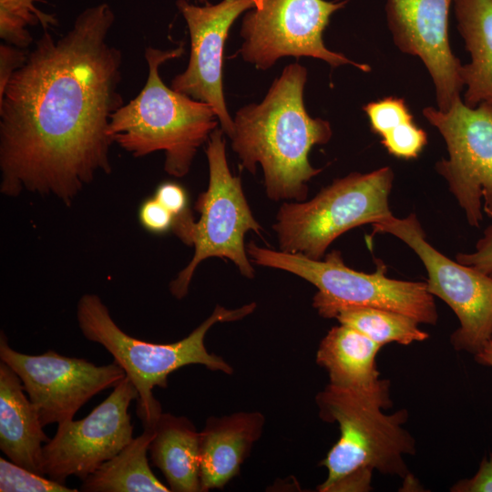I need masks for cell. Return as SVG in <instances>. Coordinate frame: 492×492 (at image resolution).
<instances>
[{"label": "cell", "instance_id": "obj_1", "mask_svg": "<svg viewBox=\"0 0 492 492\" xmlns=\"http://www.w3.org/2000/svg\"><path fill=\"white\" fill-rule=\"evenodd\" d=\"M112 7L82 10L59 38L45 32L0 96V191L70 206L112 171L110 118L124 105L122 51L108 36Z\"/></svg>", "mask_w": 492, "mask_h": 492}, {"label": "cell", "instance_id": "obj_2", "mask_svg": "<svg viewBox=\"0 0 492 492\" xmlns=\"http://www.w3.org/2000/svg\"><path fill=\"white\" fill-rule=\"evenodd\" d=\"M307 69L286 66L262 101L241 108L230 138L243 169L255 174L260 164L266 195L272 200L303 201L308 182L321 172L309 161L315 145L333 136L329 121L312 118L303 102Z\"/></svg>", "mask_w": 492, "mask_h": 492}, {"label": "cell", "instance_id": "obj_3", "mask_svg": "<svg viewBox=\"0 0 492 492\" xmlns=\"http://www.w3.org/2000/svg\"><path fill=\"white\" fill-rule=\"evenodd\" d=\"M389 387L367 392L329 384L316 395L319 416L337 423L340 437L321 465L328 476L321 492H365L372 489L374 470L409 478L405 455H415V440L405 429V408L385 415L392 406Z\"/></svg>", "mask_w": 492, "mask_h": 492}, {"label": "cell", "instance_id": "obj_4", "mask_svg": "<svg viewBox=\"0 0 492 492\" xmlns=\"http://www.w3.org/2000/svg\"><path fill=\"white\" fill-rule=\"evenodd\" d=\"M183 53L182 44L170 50L146 47L145 85L133 99L112 114L108 126L113 143L134 158L162 151L164 170L175 178L189 173L198 149L219 123L209 104L178 92L162 81L159 67Z\"/></svg>", "mask_w": 492, "mask_h": 492}, {"label": "cell", "instance_id": "obj_5", "mask_svg": "<svg viewBox=\"0 0 492 492\" xmlns=\"http://www.w3.org/2000/svg\"><path fill=\"white\" fill-rule=\"evenodd\" d=\"M255 307L254 302L233 310L217 305L188 336L171 343L145 342L126 333L115 323L100 297L94 293H86L78 300L77 321L83 336L102 345L123 368L138 393V416L143 427L152 428L162 413L160 404L153 396V388H166L169 374L190 364H202L211 371L231 374V366L207 351L205 335L215 323L240 320Z\"/></svg>", "mask_w": 492, "mask_h": 492}, {"label": "cell", "instance_id": "obj_6", "mask_svg": "<svg viewBox=\"0 0 492 492\" xmlns=\"http://www.w3.org/2000/svg\"><path fill=\"white\" fill-rule=\"evenodd\" d=\"M246 251L253 263L286 271L313 284L318 292L313 306L323 318H334L343 308L374 307L404 313L419 323H437L434 296L426 283L391 279L381 261H376L374 272L365 273L346 266L336 250L323 260L261 247L253 241L246 245Z\"/></svg>", "mask_w": 492, "mask_h": 492}, {"label": "cell", "instance_id": "obj_7", "mask_svg": "<svg viewBox=\"0 0 492 492\" xmlns=\"http://www.w3.org/2000/svg\"><path fill=\"white\" fill-rule=\"evenodd\" d=\"M393 182L390 167L352 172L308 201L283 202L272 225L280 251L321 260L343 233L392 215L388 199Z\"/></svg>", "mask_w": 492, "mask_h": 492}, {"label": "cell", "instance_id": "obj_8", "mask_svg": "<svg viewBox=\"0 0 492 492\" xmlns=\"http://www.w3.org/2000/svg\"><path fill=\"white\" fill-rule=\"evenodd\" d=\"M205 153L209 184L197 199L195 210L200 218L193 222L186 243L194 247V253L169 284L170 292L178 299L186 296L198 265L208 258L231 261L247 278L251 279L255 274L244 237L250 231L261 235L262 228L251 210L241 179L229 169L221 128L210 134Z\"/></svg>", "mask_w": 492, "mask_h": 492}, {"label": "cell", "instance_id": "obj_9", "mask_svg": "<svg viewBox=\"0 0 492 492\" xmlns=\"http://www.w3.org/2000/svg\"><path fill=\"white\" fill-rule=\"evenodd\" d=\"M349 0H258L243 16L239 54L257 69L267 70L284 56L321 59L332 67L352 65L364 72L371 67L332 51L323 34L333 14Z\"/></svg>", "mask_w": 492, "mask_h": 492}, {"label": "cell", "instance_id": "obj_10", "mask_svg": "<svg viewBox=\"0 0 492 492\" xmlns=\"http://www.w3.org/2000/svg\"><path fill=\"white\" fill-rule=\"evenodd\" d=\"M372 226L374 233H390L416 253L427 272V291L444 301L459 321L450 343L456 351L477 354L492 338V278L436 250L415 213L403 219L392 214Z\"/></svg>", "mask_w": 492, "mask_h": 492}, {"label": "cell", "instance_id": "obj_11", "mask_svg": "<svg viewBox=\"0 0 492 492\" xmlns=\"http://www.w3.org/2000/svg\"><path fill=\"white\" fill-rule=\"evenodd\" d=\"M446 141L448 158L436 164L470 226L479 227L483 211L492 219V104L468 107L462 98L447 111L423 109Z\"/></svg>", "mask_w": 492, "mask_h": 492}, {"label": "cell", "instance_id": "obj_12", "mask_svg": "<svg viewBox=\"0 0 492 492\" xmlns=\"http://www.w3.org/2000/svg\"><path fill=\"white\" fill-rule=\"evenodd\" d=\"M0 360L21 379L43 426L72 420L90 398L115 387L126 377L125 371L115 361L97 365L53 350L38 355L17 352L8 344L3 331Z\"/></svg>", "mask_w": 492, "mask_h": 492}, {"label": "cell", "instance_id": "obj_13", "mask_svg": "<svg viewBox=\"0 0 492 492\" xmlns=\"http://www.w3.org/2000/svg\"><path fill=\"white\" fill-rule=\"evenodd\" d=\"M138 399L126 376L85 418L58 424L43 447L45 476L62 484L72 476L84 480L120 452L134 438L128 407Z\"/></svg>", "mask_w": 492, "mask_h": 492}, {"label": "cell", "instance_id": "obj_14", "mask_svg": "<svg viewBox=\"0 0 492 492\" xmlns=\"http://www.w3.org/2000/svg\"><path fill=\"white\" fill-rule=\"evenodd\" d=\"M258 0H221L198 5L189 0H177L190 38L186 69L170 83L171 88L209 104L216 113L224 134L233 133L223 92L224 46L231 27L244 12L254 8Z\"/></svg>", "mask_w": 492, "mask_h": 492}, {"label": "cell", "instance_id": "obj_15", "mask_svg": "<svg viewBox=\"0 0 492 492\" xmlns=\"http://www.w3.org/2000/svg\"><path fill=\"white\" fill-rule=\"evenodd\" d=\"M452 4L453 0H385L384 5L394 44L425 65L441 111L451 108L464 88L463 64L453 53L448 36Z\"/></svg>", "mask_w": 492, "mask_h": 492}, {"label": "cell", "instance_id": "obj_16", "mask_svg": "<svg viewBox=\"0 0 492 492\" xmlns=\"http://www.w3.org/2000/svg\"><path fill=\"white\" fill-rule=\"evenodd\" d=\"M264 417L258 412L210 416L200 432V477L202 492L221 488L238 475L260 438Z\"/></svg>", "mask_w": 492, "mask_h": 492}, {"label": "cell", "instance_id": "obj_17", "mask_svg": "<svg viewBox=\"0 0 492 492\" xmlns=\"http://www.w3.org/2000/svg\"><path fill=\"white\" fill-rule=\"evenodd\" d=\"M15 372L0 362V449L15 464L45 476L43 447L50 438Z\"/></svg>", "mask_w": 492, "mask_h": 492}, {"label": "cell", "instance_id": "obj_18", "mask_svg": "<svg viewBox=\"0 0 492 492\" xmlns=\"http://www.w3.org/2000/svg\"><path fill=\"white\" fill-rule=\"evenodd\" d=\"M382 347L358 330L340 323L321 341L316 362L326 369L333 385L378 391L390 386L389 380L380 378L376 367V355Z\"/></svg>", "mask_w": 492, "mask_h": 492}, {"label": "cell", "instance_id": "obj_19", "mask_svg": "<svg viewBox=\"0 0 492 492\" xmlns=\"http://www.w3.org/2000/svg\"><path fill=\"white\" fill-rule=\"evenodd\" d=\"M149 446L150 459L164 475L173 492H202L200 477V438L185 416H159Z\"/></svg>", "mask_w": 492, "mask_h": 492}, {"label": "cell", "instance_id": "obj_20", "mask_svg": "<svg viewBox=\"0 0 492 492\" xmlns=\"http://www.w3.org/2000/svg\"><path fill=\"white\" fill-rule=\"evenodd\" d=\"M457 30L470 61L462 66L464 103L492 104V0H453Z\"/></svg>", "mask_w": 492, "mask_h": 492}, {"label": "cell", "instance_id": "obj_21", "mask_svg": "<svg viewBox=\"0 0 492 492\" xmlns=\"http://www.w3.org/2000/svg\"><path fill=\"white\" fill-rule=\"evenodd\" d=\"M154 427H144L120 452L82 480L85 492H168L151 471L148 452Z\"/></svg>", "mask_w": 492, "mask_h": 492}, {"label": "cell", "instance_id": "obj_22", "mask_svg": "<svg viewBox=\"0 0 492 492\" xmlns=\"http://www.w3.org/2000/svg\"><path fill=\"white\" fill-rule=\"evenodd\" d=\"M342 324L351 326L377 344L396 343L408 345L425 341L429 334L418 327V322L404 313L374 308L348 307L341 309L335 317Z\"/></svg>", "mask_w": 492, "mask_h": 492}, {"label": "cell", "instance_id": "obj_23", "mask_svg": "<svg viewBox=\"0 0 492 492\" xmlns=\"http://www.w3.org/2000/svg\"><path fill=\"white\" fill-rule=\"evenodd\" d=\"M41 0H0V38L6 44L26 49L33 42L29 26L45 30L58 25L54 14L38 9Z\"/></svg>", "mask_w": 492, "mask_h": 492}, {"label": "cell", "instance_id": "obj_24", "mask_svg": "<svg viewBox=\"0 0 492 492\" xmlns=\"http://www.w3.org/2000/svg\"><path fill=\"white\" fill-rule=\"evenodd\" d=\"M1 492H77L65 484L29 471L10 460L0 458Z\"/></svg>", "mask_w": 492, "mask_h": 492}, {"label": "cell", "instance_id": "obj_25", "mask_svg": "<svg viewBox=\"0 0 492 492\" xmlns=\"http://www.w3.org/2000/svg\"><path fill=\"white\" fill-rule=\"evenodd\" d=\"M371 130L381 138L399 125L414 120L408 106L402 97H385L363 107Z\"/></svg>", "mask_w": 492, "mask_h": 492}, {"label": "cell", "instance_id": "obj_26", "mask_svg": "<svg viewBox=\"0 0 492 492\" xmlns=\"http://www.w3.org/2000/svg\"><path fill=\"white\" fill-rule=\"evenodd\" d=\"M381 143L392 156L412 159L417 158L427 144V134L412 120L385 134Z\"/></svg>", "mask_w": 492, "mask_h": 492}, {"label": "cell", "instance_id": "obj_27", "mask_svg": "<svg viewBox=\"0 0 492 492\" xmlns=\"http://www.w3.org/2000/svg\"><path fill=\"white\" fill-rule=\"evenodd\" d=\"M154 198L173 215L174 224L191 217L188 208V195L181 185L163 182L156 189Z\"/></svg>", "mask_w": 492, "mask_h": 492}, {"label": "cell", "instance_id": "obj_28", "mask_svg": "<svg viewBox=\"0 0 492 492\" xmlns=\"http://www.w3.org/2000/svg\"><path fill=\"white\" fill-rule=\"evenodd\" d=\"M138 220L144 229L156 234L172 230L174 224L173 215L154 197L141 203Z\"/></svg>", "mask_w": 492, "mask_h": 492}, {"label": "cell", "instance_id": "obj_29", "mask_svg": "<svg viewBox=\"0 0 492 492\" xmlns=\"http://www.w3.org/2000/svg\"><path fill=\"white\" fill-rule=\"evenodd\" d=\"M457 262L492 278V225L488 226L477 241L473 252H459L456 255Z\"/></svg>", "mask_w": 492, "mask_h": 492}, {"label": "cell", "instance_id": "obj_30", "mask_svg": "<svg viewBox=\"0 0 492 492\" xmlns=\"http://www.w3.org/2000/svg\"><path fill=\"white\" fill-rule=\"evenodd\" d=\"M27 55L25 49L6 43L0 45V96L12 76L25 64Z\"/></svg>", "mask_w": 492, "mask_h": 492}, {"label": "cell", "instance_id": "obj_31", "mask_svg": "<svg viewBox=\"0 0 492 492\" xmlns=\"http://www.w3.org/2000/svg\"><path fill=\"white\" fill-rule=\"evenodd\" d=\"M452 492H492V453L483 458L474 477L457 481L450 488Z\"/></svg>", "mask_w": 492, "mask_h": 492}, {"label": "cell", "instance_id": "obj_32", "mask_svg": "<svg viewBox=\"0 0 492 492\" xmlns=\"http://www.w3.org/2000/svg\"><path fill=\"white\" fill-rule=\"evenodd\" d=\"M474 357L479 364L492 367V341H488Z\"/></svg>", "mask_w": 492, "mask_h": 492}, {"label": "cell", "instance_id": "obj_33", "mask_svg": "<svg viewBox=\"0 0 492 492\" xmlns=\"http://www.w3.org/2000/svg\"><path fill=\"white\" fill-rule=\"evenodd\" d=\"M200 1L204 2L205 0H200Z\"/></svg>", "mask_w": 492, "mask_h": 492}, {"label": "cell", "instance_id": "obj_34", "mask_svg": "<svg viewBox=\"0 0 492 492\" xmlns=\"http://www.w3.org/2000/svg\"><path fill=\"white\" fill-rule=\"evenodd\" d=\"M491 341H492V338H491Z\"/></svg>", "mask_w": 492, "mask_h": 492}]
</instances>
